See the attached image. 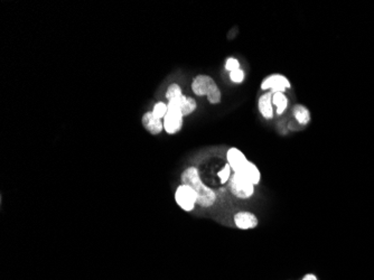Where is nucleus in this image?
<instances>
[{
  "mask_svg": "<svg viewBox=\"0 0 374 280\" xmlns=\"http://www.w3.org/2000/svg\"><path fill=\"white\" fill-rule=\"evenodd\" d=\"M142 126L145 127V129L151 133V135H158L163 131L164 129V122L162 119L156 118L155 115L152 114L151 111L146 112L142 115Z\"/></svg>",
  "mask_w": 374,
  "mask_h": 280,
  "instance_id": "1a4fd4ad",
  "label": "nucleus"
},
{
  "mask_svg": "<svg viewBox=\"0 0 374 280\" xmlns=\"http://www.w3.org/2000/svg\"><path fill=\"white\" fill-rule=\"evenodd\" d=\"M293 113L295 115V118L297 119V121H298L300 125L310 124L311 113L305 106H301V104H296L293 109Z\"/></svg>",
  "mask_w": 374,
  "mask_h": 280,
  "instance_id": "ddd939ff",
  "label": "nucleus"
},
{
  "mask_svg": "<svg viewBox=\"0 0 374 280\" xmlns=\"http://www.w3.org/2000/svg\"><path fill=\"white\" fill-rule=\"evenodd\" d=\"M272 95H274V92L272 91L267 92L259 98V101H258L260 113L262 114V116L266 119H272V116H274V109H272V104H274L272 103Z\"/></svg>",
  "mask_w": 374,
  "mask_h": 280,
  "instance_id": "9d476101",
  "label": "nucleus"
},
{
  "mask_svg": "<svg viewBox=\"0 0 374 280\" xmlns=\"http://www.w3.org/2000/svg\"><path fill=\"white\" fill-rule=\"evenodd\" d=\"M183 114L173 101L168 102V111L164 118V129L169 135H174L182 129Z\"/></svg>",
  "mask_w": 374,
  "mask_h": 280,
  "instance_id": "20e7f679",
  "label": "nucleus"
},
{
  "mask_svg": "<svg viewBox=\"0 0 374 280\" xmlns=\"http://www.w3.org/2000/svg\"><path fill=\"white\" fill-rule=\"evenodd\" d=\"M227 158H228V164L231 166V169H232L234 173H242V171L245 169V167L249 162L245 154H243L240 149H237L235 147H232L228 150Z\"/></svg>",
  "mask_w": 374,
  "mask_h": 280,
  "instance_id": "0eeeda50",
  "label": "nucleus"
},
{
  "mask_svg": "<svg viewBox=\"0 0 374 280\" xmlns=\"http://www.w3.org/2000/svg\"><path fill=\"white\" fill-rule=\"evenodd\" d=\"M182 96H183V92H182L181 86L176 83L171 84L167 89V92H166V98L168 99V101L176 100V99L181 98Z\"/></svg>",
  "mask_w": 374,
  "mask_h": 280,
  "instance_id": "2eb2a0df",
  "label": "nucleus"
},
{
  "mask_svg": "<svg viewBox=\"0 0 374 280\" xmlns=\"http://www.w3.org/2000/svg\"><path fill=\"white\" fill-rule=\"evenodd\" d=\"M175 201L184 211L189 212L194 208L195 204H197V197L191 186L182 184L175 192Z\"/></svg>",
  "mask_w": 374,
  "mask_h": 280,
  "instance_id": "39448f33",
  "label": "nucleus"
},
{
  "mask_svg": "<svg viewBox=\"0 0 374 280\" xmlns=\"http://www.w3.org/2000/svg\"><path fill=\"white\" fill-rule=\"evenodd\" d=\"M225 68L228 69L229 72H233L235 69L240 68V63L234 57H229L227 62H225Z\"/></svg>",
  "mask_w": 374,
  "mask_h": 280,
  "instance_id": "6ab92c4d",
  "label": "nucleus"
},
{
  "mask_svg": "<svg viewBox=\"0 0 374 280\" xmlns=\"http://www.w3.org/2000/svg\"><path fill=\"white\" fill-rule=\"evenodd\" d=\"M234 223L241 230H250L258 225L259 221L251 212H239L234 215Z\"/></svg>",
  "mask_w": 374,
  "mask_h": 280,
  "instance_id": "6e6552de",
  "label": "nucleus"
},
{
  "mask_svg": "<svg viewBox=\"0 0 374 280\" xmlns=\"http://www.w3.org/2000/svg\"><path fill=\"white\" fill-rule=\"evenodd\" d=\"M173 102L176 104L177 108L180 109V111L182 112L183 116H186L188 114L193 113L195 111V110H196V108H197L196 101H195L193 98L186 97V96H184V95L181 98L176 99V100H173Z\"/></svg>",
  "mask_w": 374,
  "mask_h": 280,
  "instance_id": "9b49d317",
  "label": "nucleus"
},
{
  "mask_svg": "<svg viewBox=\"0 0 374 280\" xmlns=\"http://www.w3.org/2000/svg\"><path fill=\"white\" fill-rule=\"evenodd\" d=\"M192 90L199 97L206 96L207 100L212 104H216L222 99L221 91L217 87L215 81L207 75H197L192 83Z\"/></svg>",
  "mask_w": 374,
  "mask_h": 280,
  "instance_id": "f03ea898",
  "label": "nucleus"
},
{
  "mask_svg": "<svg viewBox=\"0 0 374 280\" xmlns=\"http://www.w3.org/2000/svg\"><path fill=\"white\" fill-rule=\"evenodd\" d=\"M302 280H317V278L315 275H313V273H308V275L302 278Z\"/></svg>",
  "mask_w": 374,
  "mask_h": 280,
  "instance_id": "aec40b11",
  "label": "nucleus"
},
{
  "mask_svg": "<svg viewBox=\"0 0 374 280\" xmlns=\"http://www.w3.org/2000/svg\"><path fill=\"white\" fill-rule=\"evenodd\" d=\"M289 80L282 74H271L268 78H266L262 83H261V90H271L272 92H286L287 89H290Z\"/></svg>",
  "mask_w": 374,
  "mask_h": 280,
  "instance_id": "423d86ee",
  "label": "nucleus"
},
{
  "mask_svg": "<svg viewBox=\"0 0 374 280\" xmlns=\"http://www.w3.org/2000/svg\"><path fill=\"white\" fill-rule=\"evenodd\" d=\"M272 103L277 107V114H282L288 106V99L282 92H274L272 95Z\"/></svg>",
  "mask_w": 374,
  "mask_h": 280,
  "instance_id": "4468645a",
  "label": "nucleus"
},
{
  "mask_svg": "<svg viewBox=\"0 0 374 280\" xmlns=\"http://www.w3.org/2000/svg\"><path fill=\"white\" fill-rule=\"evenodd\" d=\"M241 174L253 185H258L260 183V178H261L260 171L258 169V167L251 161L248 162L247 166L245 167V169H243Z\"/></svg>",
  "mask_w": 374,
  "mask_h": 280,
  "instance_id": "f8f14e48",
  "label": "nucleus"
},
{
  "mask_svg": "<svg viewBox=\"0 0 374 280\" xmlns=\"http://www.w3.org/2000/svg\"><path fill=\"white\" fill-rule=\"evenodd\" d=\"M230 79L234 83H241L245 80V72L241 68L235 69L233 72H230Z\"/></svg>",
  "mask_w": 374,
  "mask_h": 280,
  "instance_id": "a211bd4d",
  "label": "nucleus"
},
{
  "mask_svg": "<svg viewBox=\"0 0 374 280\" xmlns=\"http://www.w3.org/2000/svg\"><path fill=\"white\" fill-rule=\"evenodd\" d=\"M231 192L237 198H249L254 193V185L241 173H234L231 178Z\"/></svg>",
  "mask_w": 374,
  "mask_h": 280,
  "instance_id": "7ed1b4c3",
  "label": "nucleus"
},
{
  "mask_svg": "<svg viewBox=\"0 0 374 280\" xmlns=\"http://www.w3.org/2000/svg\"><path fill=\"white\" fill-rule=\"evenodd\" d=\"M167 111H168V104H166L164 102H157L155 106H153L151 112L156 118L164 119L165 115L167 114Z\"/></svg>",
  "mask_w": 374,
  "mask_h": 280,
  "instance_id": "dca6fc26",
  "label": "nucleus"
},
{
  "mask_svg": "<svg viewBox=\"0 0 374 280\" xmlns=\"http://www.w3.org/2000/svg\"><path fill=\"white\" fill-rule=\"evenodd\" d=\"M183 184L191 186L197 197V204L200 206L210 207L216 201L215 192L202 182L199 169L196 167H189L182 174Z\"/></svg>",
  "mask_w": 374,
  "mask_h": 280,
  "instance_id": "f257e3e1",
  "label": "nucleus"
},
{
  "mask_svg": "<svg viewBox=\"0 0 374 280\" xmlns=\"http://www.w3.org/2000/svg\"><path fill=\"white\" fill-rule=\"evenodd\" d=\"M217 175L219 177V180H221V184H225L231 176V166L229 164H227L224 166L223 169H221V171L218 172Z\"/></svg>",
  "mask_w": 374,
  "mask_h": 280,
  "instance_id": "f3484780",
  "label": "nucleus"
}]
</instances>
